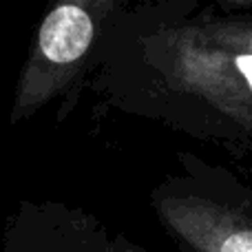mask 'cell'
I'll return each instance as SVG.
<instances>
[{
  "label": "cell",
  "instance_id": "1",
  "mask_svg": "<svg viewBox=\"0 0 252 252\" xmlns=\"http://www.w3.org/2000/svg\"><path fill=\"white\" fill-rule=\"evenodd\" d=\"M84 89L109 111L217 146L252 175V53L208 25L201 0H133Z\"/></svg>",
  "mask_w": 252,
  "mask_h": 252
},
{
  "label": "cell",
  "instance_id": "2",
  "mask_svg": "<svg viewBox=\"0 0 252 252\" xmlns=\"http://www.w3.org/2000/svg\"><path fill=\"white\" fill-rule=\"evenodd\" d=\"M133 0H49L29 40L13 87L9 126H20L60 104L64 122L78 106L100 53Z\"/></svg>",
  "mask_w": 252,
  "mask_h": 252
},
{
  "label": "cell",
  "instance_id": "3",
  "mask_svg": "<svg viewBox=\"0 0 252 252\" xmlns=\"http://www.w3.org/2000/svg\"><path fill=\"white\" fill-rule=\"evenodd\" d=\"M148 204L177 252H252V184L226 166L177 153Z\"/></svg>",
  "mask_w": 252,
  "mask_h": 252
},
{
  "label": "cell",
  "instance_id": "4",
  "mask_svg": "<svg viewBox=\"0 0 252 252\" xmlns=\"http://www.w3.org/2000/svg\"><path fill=\"white\" fill-rule=\"evenodd\" d=\"M0 252H151L95 213L58 199H20L0 228Z\"/></svg>",
  "mask_w": 252,
  "mask_h": 252
},
{
  "label": "cell",
  "instance_id": "5",
  "mask_svg": "<svg viewBox=\"0 0 252 252\" xmlns=\"http://www.w3.org/2000/svg\"><path fill=\"white\" fill-rule=\"evenodd\" d=\"M204 16L219 35L252 53V11L223 13L213 4H204Z\"/></svg>",
  "mask_w": 252,
  "mask_h": 252
},
{
  "label": "cell",
  "instance_id": "6",
  "mask_svg": "<svg viewBox=\"0 0 252 252\" xmlns=\"http://www.w3.org/2000/svg\"><path fill=\"white\" fill-rule=\"evenodd\" d=\"M213 7H217L223 13L235 11H252V0H210Z\"/></svg>",
  "mask_w": 252,
  "mask_h": 252
}]
</instances>
